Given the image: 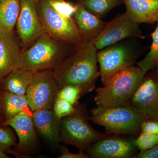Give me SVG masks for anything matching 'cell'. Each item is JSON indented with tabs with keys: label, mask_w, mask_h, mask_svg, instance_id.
I'll use <instances>...</instances> for the list:
<instances>
[{
	"label": "cell",
	"mask_w": 158,
	"mask_h": 158,
	"mask_svg": "<svg viewBox=\"0 0 158 158\" xmlns=\"http://www.w3.org/2000/svg\"><path fill=\"white\" fill-rule=\"evenodd\" d=\"M20 45L14 32H0V81L19 68Z\"/></svg>",
	"instance_id": "4fadbf2b"
},
{
	"label": "cell",
	"mask_w": 158,
	"mask_h": 158,
	"mask_svg": "<svg viewBox=\"0 0 158 158\" xmlns=\"http://www.w3.org/2000/svg\"><path fill=\"white\" fill-rule=\"evenodd\" d=\"M38 10L46 34L75 47L85 41L73 17L60 14L51 5L49 0H39Z\"/></svg>",
	"instance_id": "8992f818"
},
{
	"label": "cell",
	"mask_w": 158,
	"mask_h": 158,
	"mask_svg": "<svg viewBox=\"0 0 158 158\" xmlns=\"http://www.w3.org/2000/svg\"><path fill=\"white\" fill-rule=\"evenodd\" d=\"M20 11L16 26L23 49L31 45L45 34L40 17L39 0H20Z\"/></svg>",
	"instance_id": "30bf717a"
},
{
	"label": "cell",
	"mask_w": 158,
	"mask_h": 158,
	"mask_svg": "<svg viewBox=\"0 0 158 158\" xmlns=\"http://www.w3.org/2000/svg\"><path fill=\"white\" fill-rule=\"evenodd\" d=\"M34 73L19 68L8 74L4 80L6 91L19 94H26L28 87L34 77Z\"/></svg>",
	"instance_id": "ac0fdd59"
},
{
	"label": "cell",
	"mask_w": 158,
	"mask_h": 158,
	"mask_svg": "<svg viewBox=\"0 0 158 158\" xmlns=\"http://www.w3.org/2000/svg\"><path fill=\"white\" fill-rule=\"evenodd\" d=\"M130 39L123 40L98 51V61L103 85L119 71L137 63L141 52L137 44Z\"/></svg>",
	"instance_id": "5b68a950"
},
{
	"label": "cell",
	"mask_w": 158,
	"mask_h": 158,
	"mask_svg": "<svg viewBox=\"0 0 158 158\" xmlns=\"http://www.w3.org/2000/svg\"><path fill=\"white\" fill-rule=\"evenodd\" d=\"M139 24L133 21L126 13L118 15L106 23L102 32L92 40L98 51L128 38L144 39Z\"/></svg>",
	"instance_id": "9c48e42d"
},
{
	"label": "cell",
	"mask_w": 158,
	"mask_h": 158,
	"mask_svg": "<svg viewBox=\"0 0 158 158\" xmlns=\"http://www.w3.org/2000/svg\"><path fill=\"white\" fill-rule=\"evenodd\" d=\"M0 1H1V0H0Z\"/></svg>",
	"instance_id": "836d02e7"
},
{
	"label": "cell",
	"mask_w": 158,
	"mask_h": 158,
	"mask_svg": "<svg viewBox=\"0 0 158 158\" xmlns=\"http://www.w3.org/2000/svg\"><path fill=\"white\" fill-rule=\"evenodd\" d=\"M1 99L5 110L6 120L22 112L33 115L29 107L28 100L26 94L19 95L6 91L3 94Z\"/></svg>",
	"instance_id": "d6986e66"
},
{
	"label": "cell",
	"mask_w": 158,
	"mask_h": 158,
	"mask_svg": "<svg viewBox=\"0 0 158 158\" xmlns=\"http://www.w3.org/2000/svg\"><path fill=\"white\" fill-rule=\"evenodd\" d=\"M134 158H158V144L151 149L146 151H140Z\"/></svg>",
	"instance_id": "f546056e"
},
{
	"label": "cell",
	"mask_w": 158,
	"mask_h": 158,
	"mask_svg": "<svg viewBox=\"0 0 158 158\" xmlns=\"http://www.w3.org/2000/svg\"><path fill=\"white\" fill-rule=\"evenodd\" d=\"M125 13L133 21L153 24L158 20V0H123Z\"/></svg>",
	"instance_id": "9a60e30c"
},
{
	"label": "cell",
	"mask_w": 158,
	"mask_h": 158,
	"mask_svg": "<svg viewBox=\"0 0 158 158\" xmlns=\"http://www.w3.org/2000/svg\"><path fill=\"white\" fill-rule=\"evenodd\" d=\"M34 126L41 135L52 143L59 140L58 121L53 111L51 109H41L32 115Z\"/></svg>",
	"instance_id": "e0dca14e"
},
{
	"label": "cell",
	"mask_w": 158,
	"mask_h": 158,
	"mask_svg": "<svg viewBox=\"0 0 158 158\" xmlns=\"http://www.w3.org/2000/svg\"><path fill=\"white\" fill-rule=\"evenodd\" d=\"M20 11V0L0 1V31L13 32Z\"/></svg>",
	"instance_id": "ffe728a7"
},
{
	"label": "cell",
	"mask_w": 158,
	"mask_h": 158,
	"mask_svg": "<svg viewBox=\"0 0 158 158\" xmlns=\"http://www.w3.org/2000/svg\"><path fill=\"white\" fill-rule=\"evenodd\" d=\"M98 52L92 41H85L74 47L52 70L60 89L67 85L77 86L81 90L82 96L94 90L100 77Z\"/></svg>",
	"instance_id": "6da1fadb"
},
{
	"label": "cell",
	"mask_w": 158,
	"mask_h": 158,
	"mask_svg": "<svg viewBox=\"0 0 158 158\" xmlns=\"http://www.w3.org/2000/svg\"><path fill=\"white\" fill-rule=\"evenodd\" d=\"M75 46L44 34L21 50L19 68L35 73L53 69Z\"/></svg>",
	"instance_id": "7a4b0ae2"
},
{
	"label": "cell",
	"mask_w": 158,
	"mask_h": 158,
	"mask_svg": "<svg viewBox=\"0 0 158 158\" xmlns=\"http://www.w3.org/2000/svg\"><path fill=\"white\" fill-rule=\"evenodd\" d=\"M49 2L56 11L64 16L72 17L76 11V5L65 0H49Z\"/></svg>",
	"instance_id": "484cf974"
},
{
	"label": "cell",
	"mask_w": 158,
	"mask_h": 158,
	"mask_svg": "<svg viewBox=\"0 0 158 158\" xmlns=\"http://www.w3.org/2000/svg\"><path fill=\"white\" fill-rule=\"evenodd\" d=\"M14 144L15 139L11 132L0 127V150L4 152Z\"/></svg>",
	"instance_id": "4316f807"
},
{
	"label": "cell",
	"mask_w": 158,
	"mask_h": 158,
	"mask_svg": "<svg viewBox=\"0 0 158 158\" xmlns=\"http://www.w3.org/2000/svg\"><path fill=\"white\" fill-rule=\"evenodd\" d=\"M59 89L52 70L34 73L26 92L32 113L41 109H51Z\"/></svg>",
	"instance_id": "ba28073f"
},
{
	"label": "cell",
	"mask_w": 158,
	"mask_h": 158,
	"mask_svg": "<svg viewBox=\"0 0 158 158\" xmlns=\"http://www.w3.org/2000/svg\"><path fill=\"white\" fill-rule=\"evenodd\" d=\"M0 32H1V31H0Z\"/></svg>",
	"instance_id": "d6a6232c"
},
{
	"label": "cell",
	"mask_w": 158,
	"mask_h": 158,
	"mask_svg": "<svg viewBox=\"0 0 158 158\" xmlns=\"http://www.w3.org/2000/svg\"><path fill=\"white\" fill-rule=\"evenodd\" d=\"M84 7L95 16L102 19L112 9L124 4L123 0H78Z\"/></svg>",
	"instance_id": "44dd1931"
},
{
	"label": "cell",
	"mask_w": 158,
	"mask_h": 158,
	"mask_svg": "<svg viewBox=\"0 0 158 158\" xmlns=\"http://www.w3.org/2000/svg\"><path fill=\"white\" fill-rule=\"evenodd\" d=\"M141 131L158 134V119H145L141 124Z\"/></svg>",
	"instance_id": "83f0119b"
},
{
	"label": "cell",
	"mask_w": 158,
	"mask_h": 158,
	"mask_svg": "<svg viewBox=\"0 0 158 158\" xmlns=\"http://www.w3.org/2000/svg\"><path fill=\"white\" fill-rule=\"evenodd\" d=\"M88 119L80 108H76L71 115L62 118L60 120L61 141L84 151L93 143L106 137L94 129Z\"/></svg>",
	"instance_id": "52a82bcc"
},
{
	"label": "cell",
	"mask_w": 158,
	"mask_h": 158,
	"mask_svg": "<svg viewBox=\"0 0 158 158\" xmlns=\"http://www.w3.org/2000/svg\"><path fill=\"white\" fill-rule=\"evenodd\" d=\"M3 125L10 126L16 132L19 140L18 147L20 149L28 148L36 142V133L32 115L31 114L22 112L6 120Z\"/></svg>",
	"instance_id": "2e32d148"
},
{
	"label": "cell",
	"mask_w": 158,
	"mask_h": 158,
	"mask_svg": "<svg viewBox=\"0 0 158 158\" xmlns=\"http://www.w3.org/2000/svg\"><path fill=\"white\" fill-rule=\"evenodd\" d=\"M135 144L140 151L151 149L158 144V134L141 131L135 139Z\"/></svg>",
	"instance_id": "d4e9b609"
},
{
	"label": "cell",
	"mask_w": 158,
	"mask_h": 158,
	"mask_svg": "<svg viewBox=\"0 0 158 158\" xmlns=\"http://www.w3.org/2000/svg\"><path fill=\"white\" fill-rule=\"evenodd\" d=\"M56 96L63 99L74 106H77L79 99L82 96L81 90L77 86L67 85L59 90Z\"/></svg>",
	"instance_id": "603a6c76"
},
{
	"label": "cell",
	"mask_w": 158,
	"mask_h": 158,
	"mask_svg": "<svg viewBox=\"0 0 158 158\" xmlns=\"http://www.w3.org/2000/svg\"><path fill=\"white\" fill-rule=\"evenodd\" d=\"M135 139L105 137L90 145L88 156L93 158H134L138 149Z\"/></svg>",
	"instance_id": "7c38bea8"
},
{
	"label": "cell",
	"mask_w": 158,
	"mask_h": 158,
	"mask_svg": "<svg viewBox=\"0 0 158 158\" xmlns=\"http://www.w3.org/2000/svg\"><path fill=\"white\" fill-rule=\"evenodd\" d=\"M74 20L85 41H92L102 32L107 22L90 13L78 1Z\"/></svg>",
	"instance_id": "5bb4252c"
},
{
	"label": "cell",
	"mask_w": 158,
	"mask_h": 158,
	"mask_svg": "<svg viewBox=\"0 0 158 158\" xmlns=\"http://www.w3.org/2000/svg\"><path fill=\"white\" fill-rule=\"evenodd\" d=\"M9 158V156L6 155V154L0 150V158Z\"/></svg>",
	"instance_id": "4dcf8cb0"
},
{
	"label": "cell",
	"mask_w": 158,
	"mask_h": 158,
	"mask_svg": "<svg viewBox=\"0 0 158 158\" xmlns=\"http://www.w3.org/2000/svg\"><path fill=\"white\" fill-rule=\"evenodd\" d=\"M88 119L104 127L108 132L117 136L130 135L138 136L146 117L130 105L124 106L105 107L97 106L90 111Z\"/></svg>",
	"instance_id": "277c9868"
},
{
	"label": "cell",
	"mask_w": 158,
	"mask_h": 158,
	"mask_svg": "<svg viewBox=\"0 0 158 158\" xmlns=\"http://www.w3.org/2000/svg\"><path fill=\"white\" fill-rule=\"evenodd\" d=\"M157 26L151 34L152 42L148 53L141 61L137 62L138 67L145 73L153 70L158 63V20Z\"/></svg>",
	"instance_id": "7402d4cb"
},
{
	"label": "cell",
	"mask_w": 158,
	"mask_h": 158,
	"mask_svg": "<svg viewBox=\"0 0 158 158\" xmlns=\"http://www.w3.org/2000/svg\"><path fill=\"white\" fill-rule=\"evenodd\" d=\"M128 104L146 118L158 119V75L154 70L146 73Z\"/></svg>",
	"instance_id": "8fae6325"
},
{
	"label": "cell",
	"mask_w": 158,
	"mask_h": 158,
	"mask_svg": "<svg viewBox=\"0 0 158 158\" xmlns=\"http://www.w3.org/2000/svg\"><path fill=\"white\" fill-rule=\"evenodd\" d=\"M61 155L60 158H87L89 156L84 153L83 151H79L77 153H73L65 147L61 148Z\"/></svg>",
	"instance_id": "f1b7e54d"
},
{
	"label": "cell",
	"mask_w": 158,
	"mask_h": 158,
	"mask_svg": "<svg viewBox=\"0 0 158 158\" xmlns=\"http://www.w3.org/2000/svg\"><path fill=\"white\" fill-rule=\"evenodd\" d=\"M74 106L65 100L56 97L53 103V112L59 121L65 116L71 115L75 112Z\"/></svg>",
	"instance_id": "cb8c5ba5"
},
{
	"label": "cell",
	"mask_w": 158,
	"mask_h": 158,
	"mask_svg": "<svg viewBox=\"0 0 158 158\" xmlns=\"http://www.w3.org/2000/svg\"><path fill=\"white\" fill-rule=\"evenodd\" d=\"M146 73L138 66H130L115 74L103 87L95 89L94 101L105 107L124 106L129 103Z\"/></svg>",
	"instance_id": "3957f363"
},
{
	"label": "cell",
	"mask_w": 158,
	"mask_h": 158,
	"mask_svg": "<svg viewBox=\"0 0 158 158\" xmlns=\"http://www.w3.org/2000/svg\"><path fill=\"white\" fill-rule=\"evenodd\" d=\"M154 70L156 72V73L158 75V63H157V64L156 65L155 68L154 69Z\"/></svg>",
	"instance_id": "1f68e13d"
}]
</instances>
